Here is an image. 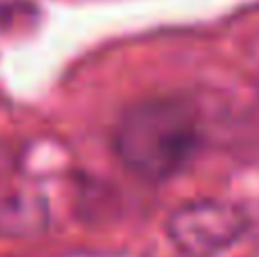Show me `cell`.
I'll list each match as a JSON object with an SVG mask.
<instances>
[{
  "mask_svg": "<svg viewBox=\"0 0 259 257\" xmlns=\"http://www.w3.org/2000/svg\"><path fill=\"white\" fill-rule=\"evenodd\" d=\"M114 153L143 182H166L193 162L202 144L200 114L182 96L134 103L114 127Z\"/></svg>",
  "mask_w": 259,
  "mask_h": 257,
  "instance_id": "6da1fadb",
  "label": "cell"
},
{
  "mask_svg": "<svg viewBox=\"0 0 259 257\" xmlns=\"http://www.w3.org/2000/svg\"><path fill=\"white\" fill-rule=\"evenodd\" d=\"M250 219L237 203L216 198L180 205L166 219V237L187 257H214L243 239Z\"/></svg>",
  "mask_w": 259,
  "mask_h": 257,
  "instance_id": "7a4b0ae2",
  "label": "cell"
},
{
  "mask_svg": "<svg viewBox=\"0 0 259 257\" xmlns=\"http://www.w3.org/2000/svg\"><path fill=\"white\" fill-rule=\"evenodd\" d=\"M53 226V209L46 196L25 182L0 194V237L9 239H34Z\"/></svg>",
  "mask_w": 259,
  "mask_h": 257,
  "instance_id": "3957f363",
  "label": "cell"
}]
</instances>
